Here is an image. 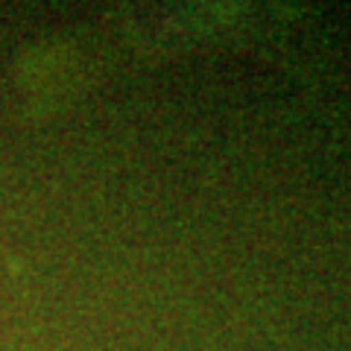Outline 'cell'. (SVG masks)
<instances>
[]
</instances>
